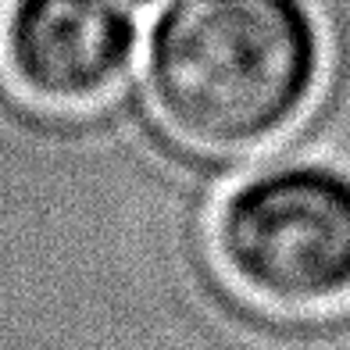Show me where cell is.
I'll list each match as a JSON object with an SVG mask.
<instances>
[{"label": "cell", "instance_id": "cell-1", "mask_svg": "<svg viewBox=\"0 0 350 350\" xmlns=\"http://www.w3.org/2000/svg\"><path fill=\"white\" fill-rule=\"evenodd\" d=\"M322 40L304 0H168L147 40V90L189 150L240 157L304 118Z\"/></svg>", "mask_w": 350, "mask_h": 350}, {"label": "cell", "instance_id": "cell-2", "mask_svg": "<svg viewBox=\"0 0 350 350\" xmlns=\"http://www.w3.org/2000/svg\"><path fill=\"white\" fill-rule=\"evenodd\" d=\"M215 272L250 304L311 314L350 300V175L279 165L236 183L204 229Z\"/></svg>", "mask_w": 350, "mask_h": 350}, {"label": "cell", "instance_id": "cell-3", "mask_svg": "<svg viewBox=\"0 0 350 350\" xmlns=\"http://www.w3.org/2000/svg\"><path fill=\"white\" fill-rule=\"evenodd\" d=\"M136 25L115 0H11L0 57L11 83L46 107H86L122 83Z\"/></svg>", "mask_w": 350, "mask_h": 350}, {"label": "cell", "instance_id": "cell-4", "mask_svg": "<svg viewBox=\"0 0 350 350\" xmlns=\"http://www.w3.org/2000/svg\"><path fill=\"white\" fill-rule=\"evenodd\" d=\"M122 4H136L139 8V4H150V0H122Z\"/></svg>", "mask_w": 350, "mask_h": 350}]
</instances>
